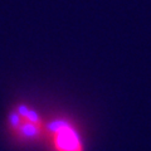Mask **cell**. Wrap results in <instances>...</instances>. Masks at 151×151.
I'll use <instances>...</instances> for the list:
<instances>
[{"mask_svg": "<svg viewBox=\"0 0 151 151\" xmlns=\"http://www.w3.org/2000/svg\"><path fill=\"white\" fill-rule=\"evenodd\" d=\"M5 125L12 140L22 145H34L43 142L47 119L35 106L22 101L8 111Z\"/></svg>", "mask_w": 151, "mask_h": 151, "instance_id": "obj_1", "label": "cell"}, {"mask_svg": "<svg viewBox=\"0 0 151 151\" xmlns=\"http://www.w3.org/2000/svg\"><path fill=\"white\" fill-rule=\"evenodd\" d=\"M49 151H86V139L70 117L57 115L47 119L44 140Z\"/></svg>", "mask_w": 151, "mask_h": 151, "instance_id": "obj_2", "label": "cell"}]
</instances>
